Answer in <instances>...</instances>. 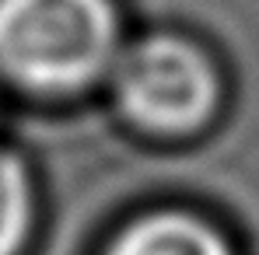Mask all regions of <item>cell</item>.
I'll list each match as a JSON object with an SVG mask.
<instances>
[{
  "mask_svg": "<svg viewBox=\"0 0 259 255\" xmlns=\"http://www.w3.org/2000/svg\"><path fill=\"white\" fill-rule=\"evenodd\" d=\"M116 53L109 0H0V70L35 91H74Z\"/></svg>",
  "mask_w": 259,
  "mask_h": 255,
  "instance_id": "1",
  "label": "cell"
},
{
  "mask_svg": "<svg viewBox=\"0 0 259 255\" xmlns=\"http://www.w3.org/2000/svg\"><path fill=\"white\" fill-rule=\"evenodd\" d=\"M116 94L140 129L179 136L210 119L217 74L196 45L175 35H151L123 53L116 67Z\"/></svg>",
  "mask_w": 259,
  "mask_h": 255,
  "instance_id": "2",
  "label": "cell"
},
{
  "mask_svg": "<svg viewBox=\"0 0 259 255\" xmlns=\"http://www.w3.org/2000/svg\"><path fill=\"white\" fill-rule=\"evenodd\" d=\"M109 255H228L214 231L182 213H158L130 224Z\"/></svg>",
  "mask_w": 259,
  "mask_h": 255,
  "instance_id": "3",
  "label": "cell"
},
{
  "mask_svg": "<svg viewBox=\"0 0 259 255\" xmlns=\"http://www.w3.org/2000/svg\"><path fill=\"white\" fill-rule=\"evenodd\" d=\"M28 227V182L21 165L0 150V255H14Z\"/></svg>",
  "mask_w": 259,
  "mask_h": 255,
  "instance_id": "4",
  "label": "cell"
}]
</instances>
